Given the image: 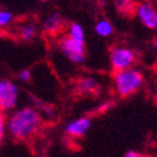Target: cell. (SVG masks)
Wrapping results in <instances>:
<instances>
[{
	"instance_id": "6da1fadb",
	"label": "cell",
	"mask_w": 157,
	"mask_h": 157,
	"mask_svg": "<svg viewBox=\"0 0 157 157\" xmlns=\"http://www.w3.org/2000/svg\"><path fill=\"white\" fill-rule=\"evenodd\" d=\"M43 126V117L34 106H24L11 111L6 118L8 135L15 141L32 140Z\"/></svg>"
},
{
	"instance_id": "7a4b0ae2",
	"label": "cell",
	"mask_w": 157,
	"mask_h": 157,
	"mask_svg": "<svg viewBox=\"0 0 157 157\" xmlns=\"http://www.w3.org/2000/svg\"><path fill=\"white\" fill-rule=\"evenodd\" d=\"M145 83L143 72L132 67L123 71H117L113 74V86L116 93L121 98H127L137 93Z\"/></svg>"
},
{
	"instance_id": "3957f363",
	"label": "cell",
	"mask_w": 157,
	"mask_h": 157,
	"mask_svg": "<svg viewBox=\"0 0 157 157\" xmlns=\"http://www.w3.org/2000/svg\"><path fill=\"white\" fill-rule=\"evenodd\" d=\"M137 62V53L124 45H114L109 49V63L114 72L132 68Z\"/></svg>"
},
{
	"instance_id": "277c9868",
	"label": "cell",
	"mask_w": 157,
	"mask_h": 157,
	"mask_svg": "<svg viewBox=\"0 0 157 157\" xmlns=\"http://www.w3.org/2000/svg\"><path fill=\"white\" fill-rule=\"evenodd\" d=\"M20 89L14 81L0 78V111L6 113L14 111L19 103Z\"/></svg>"
},
{
	"instance_id": "5b68a950",
	"label": "cell",
	"mask_w": 157,
	"mask_h": 157,
	"mask_svg": "<svg viewBox=\"0 0 157 157\" xmlns=\"http://www.w3.org/2000/svg\"><path fill=\"white\" fill-rule=\"evenodd\" d=\"M58 49L71 63L75 65H81L86 62L87 58L86 44L73 40L68 35L62 36L58 40Z\"/></svg>"
},
{
	"instance_id": "8992f818",
	"label": "cell",
	"mask_w": 157,
	"mask_h": 157,
	"mask_svg": "<svg viewBox=\"0 0 157 157\" xmlns=\"http://www.w3.org/2000/svg\"><path fill=\"white\" fill-rule=\"evenodd\" d=\"M135 15L145 28L150 30L157 29V8L152 3L142 2L137 4Z\"/></svg>"
},
{
	"instance_id": "52a82bcc",
	"label": "cell",
	"mask_w": 157,
	"mask_h": 157,
	"mask_svg": "<svg viewBox=\"0 0 157 157\" xmlns=\"http://www.w3.org/2000/svg\"><path fill=\"white\" fill-rule=\"evenodd\" d=\"M92 127V118L88 116H82L71 120L64 126V135L69 138H82Z\"/></svg>"
},
{
	"instance_id": "ba28073f",
	"label": "cell",
	"mask_w": 157,
	"mask_h": 157,
	"mask_svg": "<svg viewBox=\"0 0 157 157\" xmlns=\"http://www.w3.org/2000/svg\"><path fill=\"white\" fill-rule=\"evenodd\" d=\"M65 25H67V23H65V19L64 17L60 14V13H52V14L47 15L43 21H42V30L50 35V36H56L58 34H60L64 29H65Z\"/></svg>"
},
{
	"instance_id": "9c48e42d",
	"label": "cell",
	"mask_w": 157,
	"mask_h": 157,
	"mask_svg": "<svg viewBox=\"0 0 157 157\" xmlns=\"http://www.w3.org/2000/svg\"><path fill=\"white\" fill-rule=\"evenodd\" d=\"M75 90L79 94H94L101 90V82L93 75L81 77L75 82Z\"/></svg>"
},
{
	"instance_id": "30bf717a",
	"label": "cell",
	"mask_w": 157,
	"mask_h": 157,
	"mask_svg": "<svg viewBox=\"0 0 157 157\" xmlns=\"http://www.w3.org/2000/svg\"><path fill=\"white\" fill-rule=\"evenodd\" d=\"M39 34V28L38 25L33 21H28V23H24L23 25L18 28V36L20 40L23 42H33L34 39L38 36Z\"/></svg>"
},
{
	"instance_id": "8fae6325",
	"label": "cell",
	"mask_w": 157,
	"mask_h": 157,
	"mask_svg": "<svg viewBox=\"0 0 157 157\" xmlns=\"http://www.w3.org/2000/svg\"><path fill=\"white\" fill-rule=\"evenodd\" d=\"M113 5L116 11L118 13L121 17H131L136 14L137 3L133 0H113Z\"/></svg>"
},
{
	"instance_id": "7c38bea8",
	"label": "cell",
	"mask_w": 157,
	"mask_h": 157,
	"mask_svg": "<svg viewBox=\"0 0 157 157\" xmlns=\"http://www.w3.org/2000/svg\"><path fill=\"white\" fill-rule=\"evenodd\" d=\"M94 32L98 36L108 38V36H112L114 34V27L108 19L103 18V19L97 20V23L94 25Z\"/></svg>"
},
{
	"instance_id": "4fadbf2b",
	"label": "cell",
	"mask_w": 157,
	"mask_h": 157,
	"mask_svg": "<svg viewBox=\"0 0 157 157\" xmlns=\"http://www.w3.org/2000/svg\"><path fill=\"white\" fill-rule=\"evenodd\" d=\"M68 33L67 35L69 38H72L73 40L78 42V43H82V44H86V32H84V28L83 25L79 24V23H71L68 25Z\"/></svg>"
},
{
	"instance_id": "5bb4252c",
	"label": "cell",
	"mask_w": 157,
	"mask_h": 157,
	"mask_svg": "<svg viewBox=\"0 0 157 157\" xmlns=\"http://www.w3.org/2000/svg\"><path fill=\"white\" fill-rule=\"evenodd\" d=\"M36 109L40 112L42 117H45L48 120H54L57 117V112L54 109V107L52 104H48V103H44V102H39L38 106H36Z\"/></svg>"
},
{
	"instance_id": "9a60e30c",
	"label": "cell",
	"mask_w": 157,
	"mask_h": 157,
	"mask_svg": "<svg viewBox=\"0 0 157 157\" xmlns=\"http://www.w3.org/2000/svg\"><path fill=\"white\" fill-rule=\"evenodd\" d=\"M14 14L8 9H0V29H5L13 24Z\"/></svg>"
},
{
	"instance_id": "2e32d148",
	"label": "cell",
	"mask_w": 157,
	"mask_h": 157,
	"mask_svg": "<svg viewBox=\"0 0 157 157\" xmlns=\"http://www.w3.org/2000/svg\"><path fill=\"white\" fill-rule=\"evenodd\" d=\"M6 118H8V117L5 116V113L0 111V153H2L3 143H4L5 136L8 133V129H6Z\"/></svg>"
},
{
	"instance_id": "e0dca14e",
	"label": "cell",
	"mask_w": 157,
	"mask_h": 157,
	"mask_svg": "<svg viewBox=\"0 0 157 157\" xmlns=\"http://www.w3.org/2000/svg\"><path fill=\"white\" fill-rule=\"evenodd\" d=\"M33 78V73L29 68H24V69H20L17 74V79L19 82H23V83H29Z\"/></svg>"
},
{
	"instance_id": "ac0fdd59",
	"label": "cell",
	"mask_w": 157,
	"mask_h": 157,
	"mask_svg": "<svg viewBox=\"0 0 157 157\" xmlns=\"http://www.w3.org/2000/svg\"><path fill=\"white\" fill-rule=\"evenodd\" d=\"M124 157H145L142 153L137 152V151H133V150H131V151H127L124 153Z\"/></svg>"
},
{
	"instance_id": "d6986e66",
	"label": "cell",
	"mask_w": 157,
	"mask_h": 157,
	"mask_svg": "<svg viewBox=\"0 0 157 157\" xmlns=\"http://www.w3.org/2000/svg\"><path fill=\"white\" fill-rule=\"evenodd\" d=\"M152 49L155 52H157V35L153 38V40H152Z\"/></svg>"
},
{
	"instance_id": "ffe728a7",
	"label": "cell",
	"mask_w": 157,
	"mask_h": 157,
	"mask_svg": "<svg viewBox=\"0 0 157 157\" xmlns=\"http://www.w3.org/2000/svg\"><path fill=\"white\" fill-rule=\"evenodd\" d=\"M143 2H147V3H153V2H156V0H143Z\"/></svg>"
},
{
	"instance_id": "44dd1931",
	"label": "cell",
	"mask_w": 157,
	"mask_h": 157,
	"mask_svg": "<svg viewBox=\"0 0 157 157\" xmlns=\"http://www.w3.org/2000/svg\"><path fill=\"white\" fill-rule=\"evenodd\" d=\"M3 35H4V33H3V30H2V29H0V38H2Z\"/></svg>"
},
{
	"instance_id": "7402d4cb",
	"label": "cell",
	"mask_w": 157,
	"mask_h": 157,
	"mask_svg": "<svg viewBox=\"0 0 157 157\" xmlns=\"http://www.w3.org/2000/svg\"><path fill=\"white\" fill-rule=\"evenodd\" d=\"M38 2H40V3H45V2H48V0H38Z\"/></svg>"
},
{
	"instance_id": "603a6c76",
	"label": "cell",
	"mask_w": 157,
	"mask_h": 157,
	"mask_svg": "<svg viewBox=\"0 0 157 157\" xmlns=\"http://www.w3.org/2000/svg\"><path fill=\"white\" fill-rule=\"evenodd\" d=\"M156 102H157V90H156Z\"/></svg>"
}]
</instances>
